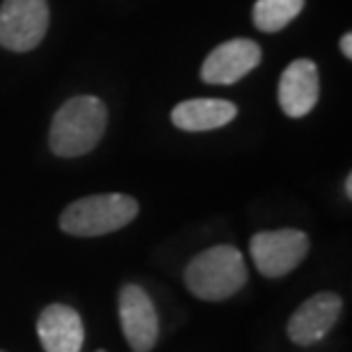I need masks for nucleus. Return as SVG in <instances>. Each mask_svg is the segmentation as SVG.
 <instances>
[{"instance_id": "8", "label": "nucleus", "mask_w": 352, "mask_h": 352, "mask_svg": "<svg viewBox=\"0 0 352 352\" xmlns=\"http://www.w3.org/2000/svg\"><path fill=\"white\" fill-rule=\"evenodd\" d=\"M261 46L252 39H229L215 46L201 65V80L208 85H234L261 65Z\"/></svg>"}, {"instance_id": "15", "label": "nucleus", "mask_w": 352, "mask_h": 352, "mask_svg": "<svg viewBox=\"0 0 352 352\" xmlns=\"http://www.w3.org/2000/svg\"><path fill=\"white\" fill-rule=\"evenodd\" d=\"M96 352H105V350H96Z\"/></svg>"}, {"instance_id": "12", "label": "nucleus", "mask_w": 352, "mask_h": 352, "mask_svg": "<svg viewBox=\"0 0 352 352\" xmlns=\"http://www.w3.org/2000/svg\"><path fill=\"white\" fill-rule=\"evenodd\" d=\"M305 0H256L252 19L261 32H279L298 16Z\"/></svg>"}, {"instance_id": "10", "label": "nucleus", "mask_w": 352, "mask_h": 352, "mask_svg": "<svg viewBox=\"0 0 352 352\" xmlns=\"http://www.w3.org/2000/svg\"><path fill=\"white\" fill-rule=\"evenodd\" d=\"M37 336L44 352H80L85 343V325L76 309L48 305L37 318Z\"/></svg>"}, {"instance_id": "4", "label": "nucleus", "mask_w": 352, "mask_h": 352, "mask_svg": "<svg viewBox=\"0 0 352 352\" xmlns=\"http://www.w3.org/2000/svg\"><path fill=\"white\" fill-rule=\"evenodd\" d=\"M51 12L46 0H5L0 5V46L28 53L46 37Z\"/></svg>"}, {"instance_id": "6", "label": "nucleus", "mask_w": 352, "mask_h": 352, "mask_svg": "<svg viewBox=\"0 0 352 352\" xmlns=\"http://www.w3.org/2000/svg\"><path fill=\"white\" fill-rule=\"evenodd\" d=\"M119 322L133 352H149L160 336V320L149 293L138 284H124L119 291Z\"/></svg>"}, {"instance_id": "13", "label": "nucleus", "mask_w": 352, "mask_h": 352, "mask_svg": "<svg viewBox=\"0 0 352 352\" xmlns=\"http://www.w3.org/2000/svg\"><path fill=\"white\" fill-rule=\"evenodd\" d=\"M341 53L346 55L348 60H352V32H346L341 37Z\"/></svg>"}, {"instance_id": "1", "label": "nucleus", "mask_w": 352, "mask_h": 352, "mask_svg": "<svg viewBox=\"0 0 352 352\" xmlns=\"http://www.w3.org/2000/svg\"><path fill=\"white\" fill-rule=\"evenodd\" d=\"M108 126V108L96 96H74L55 112L48 144L60 158H78L101 142Z\"/></svg>"}, {"instance_id": "9", "label": "nucleus", "mask_w": 352, "mask_h": 352, "mask_svg": "<svg viewBox=\"0 0 352 352\" xmlns=\"http://www.w3.org/2000/svg\"><path fill=\"white\" fill-rule=\"evenodd\" d=\"M279 108L286 117H307L316 108L320 96V78L316 62L302 58L291 62L279 80Z\"/></svg>"}, {"instance_id": "2", "label": "nucleus", "mask_w": 352, "mask_h": 352, "mask_svg": "<svg viewBox=\"0 0 352 352\" xmlns=\"http://www.w3.org/2000/svg\"><path fill=\"white\" fill-rule=\"evenodd\" d=\"M183 279L195 298L204 302H222L248 284V265L234 245H215L188 263Z\"/></svg>"}, {"instance_id": "5", "label": "nucleus", "mask_w": 352, "mask_h": 352, "mask_svg": "<svg viewBox=\"0 0 352 352\" xmlns=\"http://www.w3.org/2000/svg\"><path fill=\"white\" fill-rule=\"evenodd\" d=\"M252 261L263 277L279 279L293 272L309 254V236L300 229L258 231L250 241Z\"/></svg>"}, {"instance_id": "16", "label": "nucleus", "mask_w": 352, "mask_h": 352, "mask_svg": "<svg viewBox=\"0 0 352 352\" xmlns=\"http://www.w3.org/2000/svg\"><path fill=\"white\" fill-rule=\"evenodd\" d=\"M0 352H5V350H0Z\"/></svg>"}, {"instance_id": "7", "label": "nucleus", "mask_w": 352, "mask_h": 352, "mask_svg": "<svg viewBox=\"0 0 352 352\" xmlns=\"http://www.w3.org/2000/svg\"><path fill=\"white\" fill-rule=\"evenodd\" d=\"M343 314L341 295L332 291H320L305 300L295 309V314L286 322V334L295 346L309 348L322 341L332 332Z\"/></svg>"}, {"instance_id": "3", "label": "nucleus", "mask_w": 352, "mask_h": 352, "mask_svg": "<svg viewBox=\"0 0 352 352\" xmlns=\"http://www.w3.org/2000/svg\"><path fill=\"white\" fill-rule=\"evenodd\" d=\"M140 213V204L131 195H89L62 210L60 229L76 238H96L131 224Z\"/></svg>"}, {"instance_id": "14", "label": "nucleus", "mask_w": 352, "mask_h": 352, "mask_svg": "<svg viewBox=\"0 0 352 352\" xmlns=\"http://www.w3.org/2000/svg\"><path fill=\"white\" fill-rule=\"evenodd\" d=\"M346 197H348V199H352V174L346 176Z\"/></svg>"}, {"instance_id": "11", "label": "nucleus", "mask_w": 352, "mask_h": 352, "mask_svg": "<svg viewBox=\"0 0 352 352\" xmlns=\"http://www.w3.org/2000/svg\"><path fill=\"white\" fill-rule=\"evenodd\" d=\"M238 115V108L224 98H190L172 110V124L186 133L215 131L231 124Z\"/></svg>"}]
</instances>
